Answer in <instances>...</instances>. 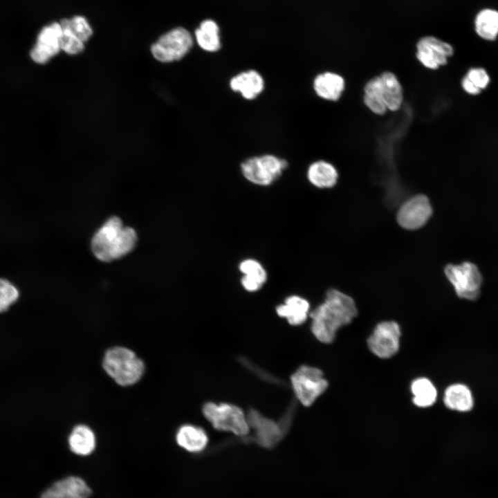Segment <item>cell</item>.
<instances>
[{"instance_id": "cell-1", "label": "cell", "mask_w": 498, "mask_h": 498, "mask_svg": "<svg viewBox=\"0 0 498 498\" xmlns=\"http://www.w3.org/2000/svg\"><path fill=\"white\" fill-rule=\"evenodd\" d=\"M357 315V307L350 296L330 289L324 302L310 312L311 332L320 342L331 343L338 331L350 324Z\"/></svg>"}, {"instance_id": "cell-2", "label": "cell", "mask_w": 498, "mask_h": 498, "mask_svg": "<svg viewBox=\"0 0 498 498\" xmlns=\"http://www.w3.org/2000/svg\"><path fill=\"white\" fill-rule=\"evenodd\" d=\"M136 231L124 227L117 216L109 219L91 240L95 257L104 262L120 259L133 250L137 243Z\"/></svg>"}, {"instance_id": "cell-3", "label": "cell", "mask_w": 498, "mask_h": 498, "mask_svg": "<svg viewBox=\"0 0 498 498\" xmlns=\"http://www.w3.org/2000/svg\"><path fill=\"white\" fill-rule=\"evenodd\" d=\"M102 367L106 373L121 386L136 383L145 371L143 361L133 351L124 347L109 349L104 356Z\"/></svg>"}, {"instance_id": "cell-4", "label": "cell", "mask_w": 498, "mask_h": 498, "mask_svg": "<svg viewBox=\"0 0 498 498\" xmlns=\"http://www.w3.org/2000/svg\"><path fill=\"white\" fill-rule=\"evenodd\" d=\"M203 413L218 430L230 432L237 436H245L250 431L246 416L236 405L208 403L203 407Z\"/></svg>"}, {"instance_id": "cell-5", "label": "cell", "mask_w": 498, "mask_h": 498, "mask_svg": "<svg viewBox=\"0 0 498 498\" xmlns=\"http://www.w3.org/2000/svg\"><path fill=\"white\" fill-rule=\"evenodd\" d=\"M444 273L460 298L477 299L481 292L482 275L477 266L472 262L448 264Z\"/></svg>"}, {"instance_id": "cell-6", "label": "cell", "mask_w": 498, "mask_h": 498, "mask_svg": "<svg viewBox=\"0 0 498 498\" xmlns=\"http://www.w3.org/2000/svg\"><path fill=\"white\" fill-rule=\"evenodd\" d=\"M290 382L297 398L306 407L311 406L328 387L322 370L307 365L297 369L290 377Z\"/></svg>"}, {"instance_id": "cell-7", "label": "cell", "mask_w": 498, "mask_h": 498, "mask_svg": "<svg viewBox=\"0 0 498 498\" xmlns=\"http://www.w3.org/2000/svg\"><path fill=\"white\" fill-rule=\"evenodd\" d=\"M193 38L184 28H175L163 35L151 46V53L158 61L169 63L182 59L192 48Z\"/></svg>"}, {"instance_id": "cell-8", "label": "cell", "mask_w": 498, "mask_h": 498, "mask_svg": "<svg viewBox=\"0 0 498 498\" xmlns=\"http://www.w3.org/2000/svg\"><path fill=\"white\" fill-rule=\"evenodd\" d=\"M285 160L273 155H264L246 160L241 165L243 176L250 183L267 186L275 182L287 167Z\"/></svg>"}, {"instance_id": "cell-9", "label": "cell", "mask_w": 498, "mask_h": 498, "mask_svg": "<svg viewBox=\"0 0 498 498\" xmlns=\"http://www.w3.org/2000/svg\"><path fill=\"white\" fill-rule=\"evenodd\" d=\"M400 335V328L397 322H381L367 338L368 349L379 358H390L399 350Z\"/></svg>"}, {"instance_id": "cell-10", "label": "cell", "mask_w": 498, "mask_h": 498, "mask_svg": "<svg viewBox=\"0 0 498 498\" xmlns=\"http://www.w3.org/2000/svg\"><path fill=\"white\" fill-rule=\"evenodd\" d=\"M416 56L426 68L436 70L448 64L454 54L453 47L448 43L433 36L421 38L416 44Z\"/></svg>"}, {"instance_id": "cell-11", "label": "cell", "mask_w": 498, "mask_h": 498, "mask_svg": "<svg viewBox=\"0 0 498 498\" xmlns=\"http://www.w3.org/2000/svg\"><path fill=\"white\" fill-rule=\"evenodd\" d=\"M432 213L429 199L425 195L418 194L400 206L397 213V221L405 229L416 230L426 223Z\"/></svg>"}, {"instance_id": "cell-12", "label": "cell", "mask_w": 498, "mask_h": 498, "mask_svg": "<svg viewBox=\"0 0 498 498\" xmlns=\"http://www.w3.org/2000/svg\"><path fill=\"white\" fill-rule=\"evenodd\" d=\"M248 425L255 432L257 442L263 447L269 448L276 445L284 436L288 425L277 423L255 409H251L246 416Z\"/></svg>"}, {"instance_id": "cell-13", "label": "cell", "mask_w": 498, "mask_h": 498, "mask_svg": "<svg viewBox=\"0 0 498 498\" xmlns=\"http://www.w3.org/2000/svg\"><path fill=\"white\" fill-rule=\"evenodd\" d=\"M62 34L60 23L53 22L44 26L31 50L32 59L37 64H44L57 55L61 50Z\"/></svg>"}, {"instance_id": "cell-14", "label": "cell", "mask_w": 498, "mask_h": 498, "mask_svg": "<svg viewBox=\"0 0 498 498\" xmlns=\"http://www.w3.org/2000/svg\"><path fill=\"white\" fill-rule=\"evenodd\" d=\"M92 490L80 477L70 476L55 482L40 498H89Z\"/></svg>"}, {"instance_id": "cell-15", "label": "cell", "mask_w": 498, "mask_h": 498, "mask_svg": "<svg viewBox=\"0 0 498 498\" xmlns=\"http://www.w3.org/2000/svg\"><path fill=\"white\" fill-rule=\"evenodd\" d=\"M276 312L279 317L286 319L290 325L298 326L305 322L309 316L310 304L305 298L293 295L276 307Z\"/></svg>"}, {"instance_id": "cell-16", "label": "cell", "mask_w": 498, "mask_h": 498, "mask_svg": "<svg viewBox=\"0 0 498 498\" xmlns=\"http://www.w3.org/2000/svg\"><path fill=\"white\" fill-rule=\"evenodd\" d=\"M344 88L345 81L343 77L333 72L320 73L313 81V89L316 94L326 100H338Z\"/></svg>"}, {"instance_id": "cell-17", "label": "cell", "mask_w": 498, "mask_h": 498, "mask_svg": "<svg viewBox=\"0 0 498 498\" xmlns=\"http://www.w3.org/2000/svg\"><path fill=\"white\" fill-rule=\"evenodd\" d=\"M231 89L239 92L247 100L255 99L264 88V82L261 75L255 70L241 72L231 78Z\"/></svg>"}, {"instance_id": "cell-18", "label": "cell", "mask_w": 498, "mask_h": 498, "mask_svg": "<svg viewBox=\"0 0 498 498\" xmlns=\"http://www.w3.org/2000/svg\"><path fill=\"white\" fill-rule=\"evenodd\" d=\"M380 90L387 110L396 111L401 107L404 94L397 76L392 72L385 71L379 75Z\"/></svg>"}, {"instance_id": "cell-19", "label": "cell", "mask_w": 498, "mask_h": 498, "mask_svg": "<svg viewBox=\"0 0 498 498\" xmlns=\"http://www.w3.org/2000/svg\"><path fill=\"white\" fill-rule=\"evenodd\" d=\"M443 403L449 409L467 412L473 408L474 397L468 386L457 382L449 385L445 389Z\"/></svg>"}, {"instance_id": "cell-20", "label": "cell", "mask_w": 498, "mask_h": 498, "mask_svg": "<svg viewBox=\"0 0 498 498\" xmlns=\"http://www.w3.org/2000/svg\"><path fill=\"white\" fill-rule=\"evenodd\" d=\"M176 439L180 447L190 452L203 450L208 443L205 432L192 425L181 426L176 433Z\"/></svg>"}, {"instance_id": "cell-21", "label": "cell", "mask_w": 498, "mask_h": 498, "mask_svg": "<svg viewBox=\"0 0 498 498\" xmlns=\"http://www.w3.org/2000/svg\"><path fill=\"white\" fill-rule=\"evenodd\" d=\"M307 178L315 187L330 188L336 184L338 173L336 168L330 163L318 160L308 167Z\"/></svg>"}, {"instance_id": "cell-22", "label": "cell", "mask_w": 498, "mask_h": 498, "mask_svg": "<svg viewBox=\"0 0 498 498\" xmlns=\"http://www.w3.org/2000/svg\"><path fill=\"white\" fill-rule=\"evenodd\" d=\"M71 450L77 455L86 456L93 452L95 447V436L93 430L85 425L75 426L68 437Z\"/></svg>"}, {"instance_id": "cell-23", "label": "cell", "mask_w": 498, "mask_h": 498, "mask_svg": "<svg viewBox=\"0 0 498 498\" xmlns=\"http://www.w3.org/2000/svg\"><path fill=\"white\" fill-rule=\"evenodd\" d=\"M413 403L421 408L434 405L437 398V390L432 382L427 378H418L411 384Z\"/></svg>"}, {"instance_id": "cell-24", "label": "cell", "mask_w": 498, "mask_h": 498, "mask_svg": "<svg viewBox=\"0 0 498 498\" xmlns=\"http://www.w3.org/2000/svg\"><path fill=\"white\" fill-rule=\"evenodd\" d=\"M477 34L487 41H493L498 37V11L491 8L480 10L474 20Z\"/></svg>"}, {"instance_id": "cell-25", "label": "cell", "mask_w": 498, "mask_h": 498, "mask_svg": "<svg viewBox=\"0 0 498 498\" xmlns=\"http://www.w3.org/2000/svg\"><path fill=\"white\" fill-rule=\"evenodd\" d=\"M195 38L199 46L205 51L216 52L221 48L219 26L211 19L201 23L195 30Z\"/></svg>"}, {"instance_id": "cell-26", "label": "cell", "mask_w": 498, "mask_h": 498, "mask_svg": "<svg viewBox=\"0 0 498 498\" xmlns=\"http://www.w3.org/2000/svg\"><path fill=\"white\" fill-rule=\"evenodd\" d=\"M363 102L374 114L382 116L387 111L381 93L379 75L371 78L365 84Z\"/></svg>"}, {"instance_id": "cell-27", "label": "cell", "mask_w": 498, "mask_h": 498, "mask_svg": "<svg viewBox=\"0 0 498 498\" xmlns=\"http://www.w3.org/2000/svg\"><path fill=\"white\" fill-rule=\"evenodd\" d=\"M59 23L62 28L70 30L83 42L88 41L93 34L91 26L83 16L77 15L70 19H62Z\"/></svg>"}, {"instance_id": "cell-28", "label": "cell", "mask_w": 498, "mask_h": 498, "mask_svg": "<svg viewBox=\"0 0 498 498\" xmlns=\"http://www.w3.org/2000/svg\"><path fill=\"white\" fill-rule=\"evenodd\" d=\"M20 290L11 280L0 277V313L8 310L20 297Z\"/></svg>"}, {"instance_id": "cell-29", "label": "cell", "mask_w": 498, "mask_h": 498, "mask_svg": "<svg viewBox=\"0 0 498 498\" xmlns=\"http://www.w3.org/2000/svg\"><path fill=\"white\" fill-rule=\"evenodd\" d=\"M239 269L243 275L257 279L265 284L267 281V273L262 264L255 259H246L239 265Z\"/></svg>"}, {"instance_id": "cell-30", "label": "cell", "mask_w": 498, "mask_h": 498, "mask_svg": "<svg viewBox=\"0 0 498 498\" xmlns=\"http://www.w3.org/2000/svg\"><path fill=\"white\" fill-rule=\"evenodd\" d=\"M62 29L61 50L71 55L82 53L84 49V42L74 35L68 29L62 27Z\"/></svg>"}, {"instance_id": "cell-31", "label": "cell", "mask_w": 498, "mask_h": 498, "mask_svg": "<svg viewBox=\"0 0 498 498\" xmlns=\"http://www.w3.org/2000/svg\"><path fill=\"white\" fill-rule=\"evenodd\" d=\"M481 91L490 84V76L482 67H472L465 75Z\"/></svg>"}, {"instance_id": "cell-32", "label": "cell", "mask_w": 498, "mask_h": 498, "mask_svg": "<svg viewBox=\"0 0 498 498\" xmlns=\"http://www.w3.org/2000/svg\"><path fill=\"white\" fill-rule=\"evenodd\" d=\"M461 86L464 92L470 95H477L482 92L465 75L461 79Z\"/></svg>"}]
</instances>
